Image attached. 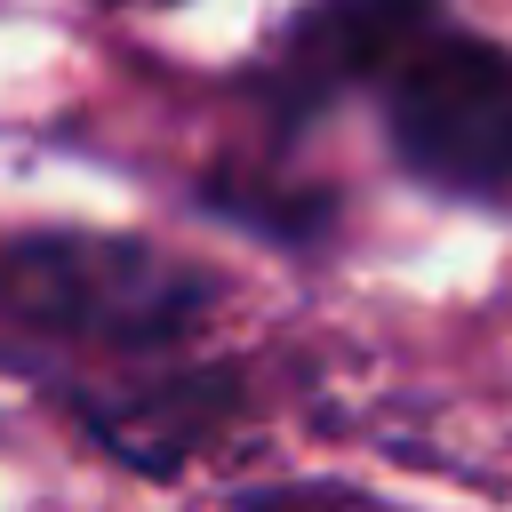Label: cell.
I'll return each mask as SVG.
<instances>
[{"label": "cell", "instance_id": "6da1fadb", "mask_svg": "<svg viewBox=\"0 0 512 512\" xmlns=\"http://www.w3.org/2000/svg\"><path fill=\"white\" fill-rule=\"evenodd\" d=\"M200 312H208V272H184L136 240L40 232L0 248V320L40 336L152 352V344H176Z\"/></svg>", "mask_w": 512, "mask_h": 512}, {"label": "cell", "instance_id": "7a4b0ae2", "mask_svg": "<svg viewBox=\"0 0 512 512\" xmlns=\"http://www.w3.org/2000/svg\"><path fill=\"white\" fill-rule=\"evenodd\" d=\"M392 144L416 176L488 192L512 176V56L464 32H440L400 56Z\"/></svg>", "mask_w": 512, "mask_h": 512}, {"label": "cell", "instance_id": "3957f363", "mask_svg": "<svg viewBox=\"0 0 512 512\" xmlns=\"http://www.w3.org/2000/svg\"><path fill=\"white\" fill-rule=\"evenodd\" d=\"M424 16H432V0H320V8H304L296 32H288V88H296V104H312V96L360 80V72L400 64L416 48Z\"/></svg>", "mask_w": 512, "mask_h": 512}, {"label": "cell", "instance_id": "277c9868", "mask_svg": "<svg viewBox=\"0 0 512 512\" xmlns=\"http://www.w3.org/2000/svg\"><path fill=\"white\" fill-rule=\"evenodd\" d=\"M232 384L224 376H168V384H128V392H80V416L104 448H120L144 472H168L216 416Z\"/></svg>", "mask_w": 512, "mask_h": 512}]
</instances>
